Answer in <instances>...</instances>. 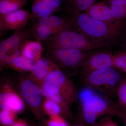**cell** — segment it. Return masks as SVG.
I'll return each instance as SVG.
<instances>
[{
    "label": "cell",
    "mask_w": 126,
    "mask_h": 126,
    "mask_svg": "<svg viewBox=\"0 0 126 126\" xmlns=\"http://www.w3.org/2000/svg\"><path fill=\"white\" fill-rule=\"evenodd\" d=\"M48 126H69L61 115L51 116L48 122Z\"/></svg>",
    "instance_id": "obj_26"
},
{
    "label": "cell",
    "mask_w": 126,
    "mask_h": 126,
    "mask_svg": "<svg viewBox=\"0 0 126 126\" xmlns=\"http://www.w3.org/2000/svg\"><path fill=\"white\" fill-rule=\"evenodd\" d=\"M27 0H0V14H5L22 9Z\"/></svg>",
    "instance_id": "obj_19"
},
{
    "label": "cell",
    "mask_w": 126,
    "mask_h": 126,
    "mask_svg": "<svg viewBox=\"0 0 126 126\" xmlns=\"http://www.w3.org/2000/svg\"><path fill=\"white\" fill-rule=\"evenodd\" d=\"M107 2L106 0L95 2L84 13L97 20L107 24H113L116 21L113 17L110 6Z\"/></svg>",
    "instance_id": "obj_13"
},
{
    "label": "cell",
    "mask_w": 126,
    "mask_h": 126,
    "mask_svg": "<svg viewBox=\"0 0 126 126\" xmlns=\"http://www.w3.org/2000/svg\"><path fill=\"white\" fill-rule=\"evenodd\" d=\"M31 18V14L23 9L8 14H0V36L8 31H16L25 27Z\"/></svg>",
    "instance_id": "obj_9"
},
{
    "label": "cell",
    "mask_w": 126,
    "mask_h": 126,
    "mask_svg": "<svg viewBox=\"0 0 126 126\" xmlns=\"http://www.w3.org/2000/svg\"><path fill=\"white\" fill-rule=\"evenodd\" d=\"M34 38L30 28L24 27L15 31L14 33L0 44L1 67L9 65L21 56L25 45Z\"/></svg>",
    "instance_id": "obj_5"
},
{
    "label": "cell",
    "mask_w": 126,
    "mask_h": 126,
    "mask_svg": "<svg viewBox=\"0 0 126 126\" xmlns=\"http://www.w3.org/2000/svg\"><path fill=\"white\" fill-rule=\"evenodd\" d=\"M43 50V45L40 41L30 40L26 44L23 48L21 55L37 63L41 58Z\"/></svg>",
    "instance_id": "obj_16"
},
{
    "label": "cell",
    "mask_w": 126,
    "mask_h": 126,
    "mask_svg": "<svg viewBox=\"0 0 126 126\" xmlns=\"http://www.w3.org/2000/svg\"><path fill=\"white\" fill-rule=\"evenodd\" d=\"M126 111L109 98L93 93L84 97L81 101L80 123L87 126H97L102 119L115 116L120 118Z\"/></svg>",
    "instance_id": "obj_2"
},
{
    "label": "cell",
    "mask_w": 126,
    "mask_h": 126,
    "mask_svg": "<svg viewBox=\"0 0 126 126\" xmlns=\"http://www.w3.org/2000/svg\"><path fill=\"white\" fill-rule=\"evenodd\" d=\"M0 94V107L2 110L15 112L24 109V104L22 99L15 93L7 90Z\"/></svg>",
    "instance_id": "obj_15"
},
{
    "label": "cell",
    "mask_w": 126,
    "mask_h": 126,
    "mask_svg": "<svg viewBox=\"0 0 126 126\" xmlns=\"http://www.w3.org/2000/svg\"><path fill=\"white\" fill-rule=\"evenodd\" d=\"M35 40L44 41L53 35L52 30L46 26L33 24L30 28Z\"/></svg>",
    "instance_id": "obj_21"
},
{
    "label": "cell",
    "mask_w": 126,
    "mask_h": 126,
    "mask_svg": "<svg viewBox=\"0 0 126 126\" xmlns=\"http://www.w3.org/2000/svg\"><path fill=\"white\" fill-rule=\"evenodd\" d=\"M43 107L45 111L50 116L61 114L63 115L62 110L59 105L49 98H46L43 103Z\"/></svg>",
    "instance_id": "obj_22"
},
{
    "label": "cell",
    "mask_w": 126,
    "mask_h": 126,
    "mask_svg": "<svg viewBox=\"0 0 126 126\" xmlns=\"http://www.w3.org/2000/svg\"><path fill=\"white\" fill-rule=\"evenodd\" d=\"M86 126V125H84V124H82V123H80V124H78V125H75V126Z\"/></svg>",
    "instance_id": "obj_32"
},
{
    "label": "cell",
    "mask_w": 126,
    "mask_h": 126,
    "mask_svg": "<svg viewBox=\"0 0 126 126\" xmlns=\"http://www.w3.org/2000/svg\"><path fill=\"white\" fill-rule=\"evenodd\" d=\"M97 0H65L72 14L83 13Z\"/></svg>",
    "instance_id": "obj_20"
},
{
    "label": "cell",
    "mask_w": 126,
    "mask_h": 126,
    "mask_svg": "<svg viewBox=\"0 0 126 126\" xmlns=\"http://www.w3.org/2000/svg\"><path fill=\"white\" fill-rule=\"evenodd\" d=\"M60 68L51 58H41L37 61L35 68L31 72V78L42 84L46 77L53 70Z\"/></svg>",
    "instance_id": "obj_14"
},
{
    "label": "cell",
    "mask_w": 126,
    "mask_h": 126,
    "mask_svg": "<svg viewBox=\"0 0 126 126\" xmlns=\"http://www.w3.org/2000/svg\"><path fill=\"white\" fill-rule=\"evenodd\" d=\"M120 118L121 119L124 126H126V112Z\"/></svg>",
    "instance_id": "obj_30"
},
{
    "label": "cell",
    "mask_w": 126,
    "mask_h": 126,
    "mask_svg": "<svg viewBox=\"0 0 126 126\" xmlns=\"http://www.w3.org/2000/svg\"><path fill=\"white\" fill-rule=\"evenodd\" d=\"M52 59L59 68L68 70L80 71L84 63L92 54L97 51L55 48H47Z\"/></svg>",
    "instance_id": "obj_7"
},
{
    "label": "cell",
    "mask_w": 126,
    "mask_h": 126,
    "mask_svg": "<svg viewBox=\"0 0 126 126\" xmlns=\"http://www.w3.org/2000/svg\"><path fill=\"white\" fill-rule=\"evenodd\" d=\"M113 67L126 74V51H121L113 55Z\"/></svg>",
    "instance_id": "obj_23"
},
{
    "label": "cell",
    "mask_w": 126,
    "mask_h": 126,
    "mask_svg": "<svg viewBox=\"0 0 126 126\" xmlns=\"http://www.w3.org/2000/svg\"><path fill=\"white\" fill-rule=\"evenodd\" d=\"M36 63V61L21 55L9 66L18 71L32 72L35 68Z\"/></svg>",
    "instance_id": "obj_18"
},
{
    "label": "cell",
    "mask_w": 126,
    "mask_h": 126,
    "mask_svg": "<svg viewBox=\"0 0 126 126\" xmlns=\"http://www.w3.org/2000/svg\"><path fill=\"white\" fill-rule=\"evenodd\" d=\"M122 82L124 83V85H125V86L126 87V77H125V78H124V79H123V81H122Z\"/></svg>",
    "instance_id": "obj_31"
},
{
    "label": "cell",
    "mask_w": 126,
    "mask_h": 126,
    "mask_svg": "<svg viewBox=\"0 0 126 126\" xmlns=\"http://www.w3.org/2000/svg\"><path fill=\"white\" fill-rule=\"evenodd\" d=\"M42 88L47 93H60L69 105L75 101L77 93L73 84L60 68L53 70L46 77Z\"/></svg>",
    "instance_id": "obj_6"
},
{
    "label": "cell",
    "mask_w": 126,
    "mask_h": 126,
    "mask_svg": "<svg viewBox=\"0 0 126 126\" xmlns=\"http://www.w3.org/2000/svg\"><path fill=\"white\" fill-rule=\"evenodd\" d=\"M46 48H64L84 51H98L106 48L77 30L63 31L44 41Z\"/></svg>",
    "instance_id": "obj_4"
},
{
    "label": "cell",
    "mask_w": 126,
    "mask_h": 126,
    "mask_svg": "<svg viewBox=\"0 0 126 126\" xmlns=\"http://www.w3.org/2000/svg\"><path fill=\"white\" fill-rule=\"evenodd\" d=\"M106 0L107 1V2L109 3V2H110L112 0Z\"/></svg>",
    "instance_id": "obj_33"
},
{
    "label": "cell",
    "mask_w": 126,
    "mask_h": 126,
    "mask_svg": "<svg viewBox=\"0 0 126 126\" xmlns=\"http://www.w3.org/2000/svg\"><path fill=\"white\" fill-rule=\"evenodd\" d=\"M113 55L106 52L95 51L87 59L80 71L83 75L113 66Z\"/></svg>",
    "instance_id": "obj_10"
},
{
    "label": "cell",
    "mask_w": 126,
    "mask_h": 126,
    "mask_svg": "<svg viewBox=\"0 0 126 126\" xmlns=\"http://www.w3.org/2000/svg\"><path fill=\"white\" fill-rule=\"evenodd\" d=\"M20 90L23 98L30 107L36 108L40 106L42 94L40 89L33 81L24 80L21 83Z\"/></svg>",
    "instance_id": "obj_12"
},
{
    "label": "cell",
    "mask_w": 126,
    "mask_h": 126,
    "mask_svg": "<svg viewBox=\"0 0 126 126\" xmlns=\"http://www.w3.org/2000/svg\"><path fill=\"white\" fill-rule=\"evenodd\" d=\"M65 10L72 14L65 0H33L31 19L35 21L42 17Z\"/></svg>",
    "instance_id": "obj_8"
},
{
    "label": "cell",
    "mask_w": 126,
    "mask_h": 126,
    "mask_svg": "<svg viewBox=\"0 0 126 126\" xmlns=\"http://www.w3.org/2000/svg\"><path fill=\"white\" fill-rule=\"evenodd\" d=\"M34 24L48 26L54 35L63 31L75 29L71 15L68 16L50 15L36 20Z\"/></svg>",
    "instance_id": "obj_11"
},
{
    "label": "cell",
    "mask_w": 126,
    "mask_h": 126,
    "mask_svg": "<svg viewBox=\"0 0 126 126\" xmlns=\"http://www.w3.org/2000/svg\"><path fill=\"white\" fill-rule=\"evenodd\" d=\"M71 16L75 30L106 48L120 43L126 30V19L109 24L95 19L84 12L73 13Z\"/></svg>",
    "instance_id": "obj_1"
},
{
    "label": "cell",
    "mask_w": 126,
    "mask_h": 126,
    "mask_svg": "<svg viewBox=\"0 0 126 126\" xmlns=\"http://www.w3.org/2000/svg\"><path fill=\"white\" fill-rule=\"evenodd\" d=\"M109 4L115 21L126 19V0H112Z\"/></svg>",
    "instance_id": "obj_17"
},
{
    "label": "cell",
    "mask_w": 126,
    "mask_h": 126,
    "mask_svg": "<svg viewBox=\"0 0 126 126\" xmlns=\"http://www.w3.org/2000/svg\"><path fill=\"white\" fill-rule=\"evenodd\" d=\"M86 87L111 98L116 95L118 88L124 78V74L113 67L94 71L83 75Z\"/></svg>",
    "instance_id": "obj_3"
},
{
    "label": "cell",
    "mask_w": 126,
    "mask_h": 126,
    "mask_svg": "<svg viewBox=\"0 0 126 126\" xmlns=\"http://www.w3.org/2000/svg\"><path fill=\"white\" fill-rule=\"evenodd\" d=\"M11 126H27V123L24 121L19 120L15 122Z\"/></svg>",
    "instance_id": "obj_28"
},
{
    "label": "cell",
    "mask_w": 126,
    "mask_h": 126,
    "mask_svg": "<svg viewBox=\"0 0 126 126\" xmlns=\"http://www.w3.org/2000/svg\"><path fill=\"white\" fill-rule=\"evenodd\" d=\"M116 96L118 105L123 110L126 111V87L122 82L118 88Z\"/></svg>",
    "instance_id": "obj_25"
},
{
    "label": "cell",
    "mask_w": 126,
    "mask_h": 126,
    "mask_svg": "<svg viewBox=\"0 0 126 126\" xmlns=\"http://www.w3.org/2000/svg\"><path fill=\"white\" fill-rule=\"evenodd\" d=\"M121 42H123L125 51H126V30L122 37Z\"/></svg>",
    "instance_id": "obj_29"
},
{
    "label": "cell",
    "mask_w": 126,
    "mask_h": 126,
    "mask_svg": "<svg viewBox=\"0 0 126 126\" xmlns=\"http://www.w3.org/2000/svg\"><path fill=\"white\" fill-rule=\"evenodd\" d=\"M97 126H118L113 121L112 117H107L102 119Z\"/></svg>",
    "instance_id": "obj_27"
},
{
    "label": "cell",
    "mask_w": 126,
    "mask_h": 126,
    "mask_svg": "<svg viewBox=\"0 0 126 126\" xmlns=\"http://www.w3.org/2000/svg\"><path fill=\"white\" fill-rule=\"evenodd\" d=\"M15 112L8 110H2L0 112V120L2 124L5 126H11L14 122Z\"/></svg>",
    "instance_id": "obj_24"
}]
</instances>
